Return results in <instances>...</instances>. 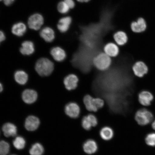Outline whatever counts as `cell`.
Masks as SVG:
<instances>
[{
    "instance_id": "obj_13",
    "label": "cell",
    "mask_w": 155,
    "mask_h": 155,
    "mask_svg": "<svg viewBox=\"0 0 155 155\" xmlns=\"http://www.w3.org/2000/svg\"><path fill=\"white\" fill-rule=\"evenodd\" d=\"M83 148L85 153L91 155L94 154L97 152L98 147L96 141L92 139H89L84 143Z\"/></svg>"
},
{
    "instance_id": "obj_17",
    "label": "cell",
    "mask_w": 155,
    "mask_h": 155,
    "mask_svg": "<svg viewBox=\"0 0 155 155\" xmlns=\"http://www.w3.org/2000/svg\"><path fill=\"white\" fill-rule=\"evenodd\" d=\"M113 38L116 44L120 46L125 45L128 41V36L123 31H119L115 33Z\"/></svg>"
},
{
    "instance_id": "obj_10",
    "label": "cell",
    "mask_w": 155,
    "mask_h": 155,
    "mask_svg": "<svg viewBox=\"0 0 155 155\" xmlns=\"http://www.w3.org/2000/svg\"><path fill=\"white\" fill-rule=\"evenodd\" d=\"M147 28L146 21L142 18H139L136 21H133L130 25L132 31L135 33L139 34L144 32Z\"/></svg>"
},
{
    "instance_id": "obj_31",
    "label": "cell",
    "mask_w": 155,
    "mask_h": 155,
    "mask_svg": "<svg viewBox=\"0 0 155 155\" xmlns=\"http://www.w3.org/2000/svg\"><path fill=\"white\" fill-rule=\"evenodd\" d=\"M64 1L66 3L70 8H73L75 7V3L73 0H64Z\"/></svg>"
},
{
    "instance_id": "obj_26",
    "label": "cell",
    "mask_w": 155,
    "mask_h": 155,
    "mask_svg": "<svg viewBox=\"0 0 155 155\" xmlns=\"http://www.w3.org/2000/svg\"><path fill=\"white\" fill-rule=\"evenodd\" d=\"M9 149L8 143L4 141H0V155H6L8 154Z\"/></svg>"
},
{
    "instance_id": "obj_38",
    "label": "cell",
    "mask_w": 155,
    "mask_h": 155,
    "mask_svg": "<svg viewBox=\"0 0 155 155\" xmlns=\"http://www.w3.org/2000/svg\"></svg>"
},
{
    "instance_id": "obj_3",
    "label": "cell",
    "mask_w": 155,
    "mask_h": 155,
    "mask_svg": "<svg viewBox=\"0 0 155 155\" xmlns=\"http://www.w3.org/2000/svg\"><path fill=\"white\" fill-rule=\"evenodd\" d=\"M85 107L88 111L96 112L103 107L104 100L100 98H94L89 94L84 97L83 100Z\"/></svg>"
},
{
    "instance_id": "obj_28",
    "label": "cell",
    "mask_w": 155,
    "mask_h": 155,
    "mask_svg": "<svg viewBox=\"0 0 155 155\" xmlns=\"http://www.w3.org/2000/svg\"><path fill=\"white\" fill-rule=\"evenodd\" d=\"M145 142L149 146L155 147V133H151L147 135Z\"/></svg>"
},
{
    "instance_id": "obj_11",
    "label": "cell",
    "mask_w": 155,
    "mask_h": 155,
    "mask_svg": "<svg viewBox=\"0 0 155 155\" xmlns=\"http://www.w3.org/2000/svg\"><path fill=\"white\" fill-rule=\"evenodd\" d=\"M104 53L111 58H115L119 55L120 49L117 44L113 42L106 44L104 47Z\"/></svg>"
},
{
    "instance_id": "obj_36",
    "label": "cell",
    "mask_w": 155,
    "mask_h": 155,
    "mask_svg": "<svg viewBox=\"0 0 155 155\" xmlns=\"http://www.w3.org/2000/svg\"><path fill=\"white\" fill-rule=\"evenodd\" d=\"M3 90V87L2 85V84L1 83H0V92L2 91Z\"/></svg>"
},
{
    "instance_id": "obj_27",
    "label": "cell",
    "mask_w": 155,
    "mask_h": 155,
    "mask_svg": "<svg viewBox=\"0 0 155 155\" xmlns=\"http://www.w3.org/2000/svg\"><path fill=\"white\" fill-rule=\"evenodd\" d=\"M58 11L63 14H66L69 12L70 8L64 1H61L58 3L57 6Z\"/></svg>"
},
{
    "instance_id": "obj_29",
    "label": "cell",
    "mask_w": 155,
    "mask_h": 155,
    "mask_svg": "<svg viewBox=\"0 0 155 155\" xmlns=\"http://www.w3.org/2000/svg\"><path fill=\"white\" fill-rule=\"evenodd\" d=\"M81 123L82 127L85 130H90L92 127L87 119L86 116L83 118Z\"/></svg>"
},
{
    "instance_id": "obj_35",
    "label": "cell",
    "mask_w": 155,
    "mask_h": 155,
    "mask_svg": "<svg viewBox=\"0 0 155 155\" xmlns=\"http://www.w3.org/2000/svg\"><path fill=\"white\" fill-rule=\"evenodd\" d=\"M152 127L153 129L155 130V120L153 122L152 124Z\"/></svg>"
},
{
    "instance_id": "obj_16",
    "label": "cell",
    "mask_w": 155,
    "mask_h": 155,
    "mask_svg": "<svg viewBox=\"0 0 155 155\" xmlns=\"http://www.w3.org/2000/svg\"><path fill=\"white\" fill-rule=\"evenodd\" d=\"M72 22L71 17L67 16L63 17L59 21L57 25V28L60 32L65 33L68 30Z\"/></svg>"
},
{
    "instance_id": "obj_2",
    "label": "cell",
    "mask_w": 155,
    "mask_h": 155,
    "mask_svg": "<svg viewBox=\"0 0 155 155\" xmlns=\"http://www.w3.org/2000/svg\"><path fill=\"white\" fill-rule=\"evenodd\" d=\"M54 69L53 63L46 58L39 59L36 64V71L41 76H48L53 72Z\"/></svg>"
},
{
    "instance_id": "obj_25",
    "label": "cell",
    "mask_w": 155,
    "mask_h": 155,
    "mask_svg": "<svg viewBox=\"0 0 155 155\" xmlns=\"http://www.w3.org/2000/svg\"><path fill=\"white\" fill-rule=\"evenodd\" d=\"M13 144L17 150H22L25 146L26 141L23 137H18L13 141Z\"/></svg>"
},
{
    "instance_id": "obj_1",
    "label": "cell",
    "mask_w": 155,
    "mask_h": 155,
    "mask_svg": "<svg viewBox=\"0 0 155 155\" xmlns=\"http://www.w3.org/2000/svg\"><path fill=\"white\" fill-rule=\"evenodd\" d=\"M93 65L101 71H104L109 68L112 64L111 58L104 53L97 54L93 59Z\"/></svg>"
},
{
    "instance_id": "obj_4",
    "label": "cell",
    "mask_w": 155,
    "mask_h": 155,
    "mask_svg": "<svg viewBox=\"0 0 155 155\" xmlns=\"http://www.w3.org/2000/svg\"><path fill=\"white\" fill-rule=\"evenodd\" d=\"M153 115L150 111L146 108H141L137 111L135 119L137 123L141 126L148 124L153 119Z\"/></svg>"
},
{
    "instance_id": "obj_12",
    "label": "cell",
    "mask_w": 155,
    "mask_h": 155,
    "mask_svg": "<svg viewBox=\"0 0 155 155\" xmlns=\"http://www.w3.org/2000/svg\"><path fill=\"white\" fill-rule=\"evenodd\" d=\"M40 122L38 117L30 116L27 118L25 123V127L29 131H34L38 128Z\"/></svg>"
},
{
    "instance_id": "obj_34",
    "label": "cell",
    "mask_w": 155,
    "mask_h": 155,
    "mask_svg": "<svg viewBox=\"0 0 155 155\" xmlns=\"http://www.w3.org/2000/svg\"><path fill=\"white\" fill-rule=\"evenodd\" d=\"M78 1L81 3L88 2L90 0H77Z\"/></svg>"
},
{
    "instance_id": "obj_24",
    "label": "cell",
    "mask_w": 155,
    "mask_h": 155,
    "mask_svg": "<svg viewBox=\"0 0 155 155\" xmlns=\"http://www.w3.org/2000/svg\"><path fill=\"white\" fill-rule=\"evenodd\" d=\"M44 152L43 146L38 143H35L33 145L30 150L31 155H42Z\"/></svg>"
},
{
    "instance_id": "obj_6",
    "label": "cell",
    "mask_w": 155,
    "mask_h": 155,
    "mask_svg": "<svg viewBox=\"0 0 155 155\" xmlns=\"http://www.w3.org/2000/svg\"><path fill=\"white\" fill-rule=\"evenodd\" d=\"M132 69L134 75L139 78L144 77L148 71V68L146 64L141 61L136 62L133 65Z\"/></svg>"
},
{
    "instance_id": "obj_18",
    "label": "cell",
    "mask_w": 155,
    "mask_h": 155,
    "mask_svg": "<svg viewBox=\"0 0 155 155\" xmlns=\"http://www.w3.org/2000/svg\"><path fill=\"white\" fill-rule=\"evenodd\" d=\"M40 35L46 42H49L53 41L55 37L54 31L49 27L42 29L40 32Z\"/></svg>"
},
{
    "instance_id": "obj_21",
    "label": "cell",
    "mask_w": 155,
    "mask_h": 155,
    "mask_svg": "<svg viewBox=\"0 0 155 155\" xmlns=\"http://www.w3.org/2000/svg\"><path fill=\"white\" fill-rule=\"evenodd\" d=\"M27 28L24 23L19 22L13 25L12 28V33L17 36H22L26 32Z\"/></svg>"
},
{
    "instance_id": "obj_33",
    "label": "cell",
    "mask_w": 155,
    "mask_h": 155,
    "mask_svg": "<svg viewBox=\"0 0 155 155\" xmlns=\"http://www.w3.org/2000/svg\"><path fill=\"white\" fill-rule=\"evenodd\" d=\"M5 34L3 31H0V44L3 41L5 40Z\"/></svg>"
},
{
    "instance_id": "obj_15",
    "label": "cell",
    "mask_w": 155,
    "mask_h": 155,
    "mask_svg": "<svg viewBox=\"0 0 155 155\" xmlns=\"http://www.w3.org/2000/svg\"><path fill=\"white\" fill-rule=\"evenodd\" d=\"M50 53L54 59L58 62L63 61L67 57L66 53L64 50L59 47L52 48Z\"/></svg>"
},
{
    "instance_id": "obj_5",
    "label": "cell",
    "mask_w": 155,
    "mask_h": 155,
    "mask_svg": "<svg viewBox=\"0 0 155 155\" xmlns=\"http://www.w3.org/2000/svg\"><path fill=\"white\" fill-rule=\"evenodd\" d=\"M44 23V17L41 14L38 13H35L31 15L28 21L29 28L35 30H39Z\"/></svg>"
},
{
    "instance_id": "obj_32",
    "label": "cell",
    "mask_w": 155,
    "mask_h": 155,
    "mask_svg": "<svg viewBox=\"0 0 155 155\" xmlns=\"http://www.w3.org/2000/svg\"><path fill=\"white\" fill-rule=\"evenodd\" d=\"M15 0H3L4 3L7 6L11 5L14 2Z\"/></svg>"
},
{
    "instance_id": "obj_30",
    "label": "cell",
    "mask_w": 155,
    "mask_h": 155,
    "mask_svg": "<svg viewBox=\"0 0 155 155\" xmlns=\"http://www.w3.org/2000/svg\"><path fill=\"white\" fill-rule=\"evenodd\" d=\"M86 116L92 127H96L98 124V120L96 116L92 114H89Z\"/></svg>"
},
{
    "instance_id": "obj_8",
    "label": "cell",
    "mask_w": 155,
    "mask_h": 155,
    "mask_svg": "<svg viewBox=\"0 0 155 155\" xmlns=\"http://www.w3.org/2000/svg\"><path fill=\"white\" fill-rule=\"evenodd\" d=\"M79 79L74 74H71L67 75L64 80V84L66 89L69 91L74 90L78 85Z\"/></svg>"
},
{
    "instance_id": "obj_23",
    "label": "cell",
    "mask_w": 155,
    "mask_h": 155,
    "mask_svg": "<svg viewBox=\"0 0 155 155\" xmlns=\"http://www.w3.org/2000/svg\"><path fill=\"white\" fill-rule=\"evenodd\" d=\"M15 78L17 83L21 85H24L28 81V76L26 72L22 71H18L15 73Z\"/></svg>"
},
{
    "instance_id": "obj_14",
    "label": "cell",
    "mask_w": 155,
    "mask_h": 155,
    "mask_svg": "<svg viewBox=\"0 0 155 155\" xmlns=\"http://www.w3.org/2000/svg\"><path fill=\"white\" fill-rule=\"evenodd\" d=\"M38 98L37 93L33 90H26L22 93L23 101L28 104H31L36 101Z\"/></svg>"
},
{
    "instance_id": "obj_19",
    "label": "cell",
    "mask_w": 155,
    "mask_h": 155,
    "mask_svg": "<svg viewBox=\"0 0 155 155\" xmlns=\"http://www.w3.org/2000/svg\"><path fill=\"white\" fill-rule=\"evenodd\" d=\"M2 130L5 135L7 137H15L17 134V127L13 124H5L3 126Z\"/></svg>"
},
{
    "instance_id": "obj_37",
    "label": "cell",
    "mask_w": 155,
    "mask_h": 155,
    "mask_svg": "<svg viewBox=\"0 0 155 155\" xmlns=\"http://www.w3.org/2000/svg\"><path fill=\"white\" fill-rule=\"evenodd\" d=\"M3 1V0H0V2Z\"/></svg>"
},
{
    "instance_id": "obj_22",
    "label": "cell",
    "mask_w": 155,
    "mask_h": 155,
    "mask_svg": "<svg viewBox=\"0 0 155 155\" xmlns=\"http://www.w3.org/2000/svg\"><path fill=\"white\" fill-rule=\"evenodd\" d=\"M100 134L101 137L103 140L108 141L111 140L113 137L114 132L111 127H103L101 130Z\"/></svg>"
},
{
    "instance_id": "obj_9",
    "label": "cell",
    "mask_w": 155,
    "mask_h": 155,
    "mask_svg": "<svg viewBox=\"0 0 155 155\" xmlns=\"http://www.w3.org/2000/svg\"><path fill=\"white\" fill-rule=\"evenodd\" d=\"M154 98L153 95L149 91H141L138 95V99L139 103L142 105L145 106L150 105Z\"/></svg>"
},
{
    "instance_id": "obj_7",
    "label": "cell",
    "mask_w": 155,
    "mask_h": 155,
    "mask_svg": "<svg viewBox=\"0 0 155 155\" xmlns=\"http://www.w3.org/2000/svg\"><path fill=\"white\" fill-rule=\"evenodd\" d=\"M66 114L72 119H76L80 115L81 109L78 104L74 102H70L65 108Z\"/></svg>"
},
{
    "instance_id": "obj_20",
    "label": "cell",
    "mask_w": 155,
    "mask_h": 155,
    "mask_svg": "<svg viewBox=\"0 0 155 155\" xmlns=\"http://www.w3.org/2000/svg\"><path fill=\"white\" fill-rule=\"evenodd\" d=\"M21 53L24 55H30L34 53V46L33 43L31 41H24L22 44L20 48Z\"/></svg>"
}]
</instances>
